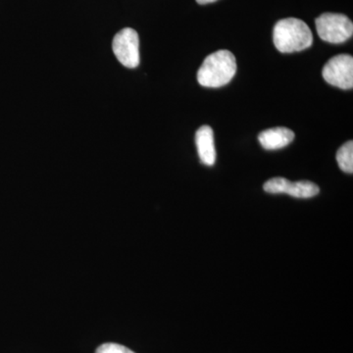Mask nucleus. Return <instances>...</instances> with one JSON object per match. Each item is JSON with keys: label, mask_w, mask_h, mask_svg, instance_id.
Here are the masks:
<instances>
[{"label": "nucleus", "mask_w": 353, "mask_h": 353, "mask_svg": "<svg viewBox=\"0 0 353 353\" xmlns=\"http://www.w3.org/2000/svg\"><path fill=\"white\" fill-rule=\"evenodd\" d=\"M236 73V60L229 50H219L205 58L197 72L199 85L220 88L233 80Z\"/></svg>", "instance_id": "f257e3e1"}, {"label": "nucleus", "mask_w": 353, "mask_h": 353, "mask_svg": "<svg viewBox=\"0 0 353 353\" xmlns=\"http://www.w3.org/2000/svg\"><path fill=\"white\" fill-rule=\"evenodd\" d=\"M273 41L280 52H299L312 46L313 36L303 20L287 18L279 21L274 27Z\"/></svg>", "instance_id": "f03ea898"}, {"label": "nucleus", "mask_w": 353, "mask_h": 353, "mask_svg": "<svg viewBox=\"0 0 353 353\" xmlns=\"http://www.w3.org/2000/svg\"><path fill=\"white\" fill-rule=\"evenodd\" d=\"M318 34L327 43L339 44L352 38V20L343 14L324 13L315 21Z\"/></svg>", "instance_id": "7ed1b4c3"}, {"label": "nucleus", "mask_w": 353, "mask_h": 353, "mask_svg": "<svg viewBox=\"0 0 353 353\" xmlns=\"http://www.w3.org/2000/svg\"><path fill=\"white\" fill-rule=\"evenodd\" d=\"M114 54L123 66L134 69L139 65V39L138 32L125 28L114 37Z\"/></svg>", "instance_id": "20e7f679"}, {"label": "nucleus", "mask_w": 353, "mask_h": 353, "mask_svg": "<svg viewBox=\"0 0 353 353\" xmlns=\"http://www.w3.org/2000/svg\"><path fill=\"white\" fill-rule=\"evenodd\" d=\"M323 78L330 85L343 90L353 88V57L339 54L330 59L323 68Z\"/></svg>", "instance_id": "39448f33"}, {"label": "nucleus", "mask_w": 353, "mask_h": 353, "mask_svg": "<svg viewBox=\"0 0 353 353\" xmlns=\"http://www.w3.org/2000/svg\"><path fill=\"white\" fill-rule=\"evenodd\" d=\"M265 192L269 194H287L297 199H310L319 194L316 183L309 181L292 183L285 178H273L264 183Z\"/></svg>", "instance_id": "423d86ee"}, {"label": "nucleus", "mask_w": 353, "mask_h": 353, "mask_svg": "<svg viewBox=\"0 0 353 353\" xmlns=\"http://www.w3.org/2000/svg\"><path fill=\"white\" fill-rule=\"evenodd\" d=\"M294 132L285 127L273 128L260 132V145L267 150H281L289 145L294 139Z\"/></svg>", "instance_id": "0eeeda50"}, {"label": "nucleus", "mask_w": 353, "mask_h": 353, "mask_svg": "<svg viewBox=\"0 0 353 353\" xmlns=\"http://www.w3.org/2000/svg\"><path fill=\"white\" fill-rule=\"evenodd\" d=\"M196 145L199 158L203 164L212 166L216 161L214 132L209 126H202L196 134Z\"/></svg>", "instance_id": "6e6552de"}, {"label": "nucleus", "mask_w": 353, "mask_h": 353, "mask_svg": "<svg viewBox=\"0 0 353 353\" xmlns=\"http://www.w3.org/2000/svg\"><path fill=\"white\" fill-rule=\"evenodd\" d=\"M336 161L339 167L345 173L352 174L353 172V143L348 141L341 146L336 152Z\"/></svg>", "instance_id": "1a4fd4ad"}, {"label": "nucleus", "mask_w": 353, "mask_h": 353, "mask_svg": "<svg viewBox=\"0 0 353 353\" xmlns=\"http://www.w3.org/2000/svg\"><path fill=\"white\" fill-rule=\"evenodd\" d=\"M95 353H134L124 345H118V343H103L97 348Z\"/></svg>", "instance_id": "9d476101"}, {"label": "nucleus", "mask_w": 353, "mask_h": 353, "mask_svg": "<svg viewBox=\"0 0 353 353\" xmlns=\"http://www.w3.org/2000/svg\"><path fill=\"white\" fill-rule=\"evenodd\" d=\"M217 1V0H196L197 3L199 4H208V3H212V2Z\"/></svg>", "instance_id": "9b49d317"}]
</instances>
